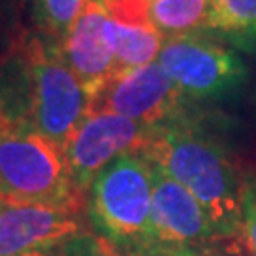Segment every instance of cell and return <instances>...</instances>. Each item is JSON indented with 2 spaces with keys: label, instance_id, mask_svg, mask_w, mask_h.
<instances>
[{
  "label": "cell",
  "instance_id": "1",
  "mask_svg": "<svg viewBox=\"0 0 256 256\" xmlns=\"http://www.w3.org/2000/svg\"><path fill=\"white\" fill-rule=\"evenodd\" d=\"M142 156L202 203L222 238L238 236L245 176L224 144L196 118L186 112L152 128Z\"/></svg>",
  "mask_w": 256,
  "mask_h": 256
},
{
  "label": "cell",
  "instance_id": "2",
  "mask_svg": "<svg viewBox=\"0 0 256 256\" xmlns=\"http://www.w3.org/2000/svg\"><path fill=\"white\" fill-rule=\"evenodd\" d=\"M0 205H44L88 212L64 150L0 108Z\"/></svg>",
  "mask_w": 256,
  "mask_h": 256
},
{
  "label": "cell",
  "instance_id": "3",
  "mask_svg": "<svg viewBox=\"0 0 256 256\" xmlns=\"http://www.w3.org/2000/svg\"><path fill=\"white\" fill-rule=\"evenodd\" d=\"M21 88L10 118L23 120L64 150L68 138L92 110V95L84 90L57 44L28 36L19 46Z\"/></svg>",
  "mask_w": 256,
  "mask_h": 256
},
{
  "label": "cell",
  "instance_id": "4",
  "mask_svg": "<svg viewBox=\"0 0 256 256\" xmlns=\"http://www.w3.org/2000/svg\"><path fill=\"white\" fill-rule=\"evenodd\" d=\"M152 164L124 154L106 165L88 194V218L95 232L133 256H146L152 230Z\"/></svg>",
  "mask_w": 256,
  "mask_h": 256
},
{
  "label": "cell",
  "instance_id": "5",
  "mask_svg": "<svg viewBox=\"0 0 256 256\" xmlns=\"http://www.w3.org/2000/svg\"><path fill=\"white\" fill-rule=\"evenodd\" d=\"M158 63L190 101H228L248 80L236 48L202 32L167 38Z\"/></svg>",
  "mask_w": 256,
  "mask_h": 256
},
{
  "label": "cell",
  "instance_id": "6",
  "mask_svg": "<svg viewBox=\"0 0 256 256\" xmlns=\"http://www.w3.org/2000/svg\"><path fill=\"white\" fill-rule=\"evenodd\" d=\"M152 182V230L146 256L209 254L210 247L224 238L205 207L156 164Z\"/></svg>",
  "mask_w": 256,
  "mask_h": 256
},
{
  "label": "cell",
  "instance_id": "7",
  "mask_svg": "<svg viewBox=\"0 0 256 256\" xmlns=\"http://www.w3.org/2000/svg\"><path fill=\"white\" fill-rule=\"evenodd\" d=\"M190 99L154 61L116 72L92 99L90 112H116L146 128H158L188 112Z\"/></svg>",
  "mask_w": 256,
  "mask_h": 256
},
{
  "label": "cell",
  "instance_id": "8",
  "mask_svg": "<svg viewBox=\"0 0 256 256\" xmlns=\"http://www.w3.org/2000/svg\"><path fill=\"white\" fill-rule=\"evenodd\" d=\"M152 128L116 112H90L64 146L66 164L76 186L90 194L102 169L124 154H142Z\"/></svg>",
  "mask_w": 256,
  "mask_h": 256
},
{
  "label": "cell",
  "instance_id": "9",
  "mask_svg": "<svg viewBox=\"0 0 256 256\" xmlns=\"http://www.w3.org/2000/svg\"><path fill=\"white\" fill-rule=\"evenodd\" d=\"M108 12L101 0H88L66 30L59 54L92 99L116 74V59L108 38Z\"/></svg>",
  "mask_w": 256,
  "mask_h": 256
},
{
  "label": "cell",
  "instance_id": "10",
  "mask_svg": "<svg viewBox=\"0 0 256 256\" xmlns=\"http://www.w3.org/2000/svg\"><path fill=\"white\" fill-rule=\"evenodd\" d=\"M88 212L44 205H0V256L61 247L86 230Z\"/></svg>",
  "mask_w": 256,
  "mask_h": 256
},
{
  "label": "cell",
  "instance_id": "11",
  "mask_svg": "<svg viewBox=\"0 0 256 256\" xmlns=\"http://www.w3.org/2000/svg\"><path fill=\"white\" fill-rule=\"evenodd\" d=\"M108 38L116 59V72L158 61V55L167 40L154 23L124 25L112 18L108 19Z\"/></svg>",
  "mask_w": 256,
  "mask_h": 256
},
{
  "label": "cell",
  "instance_id": "12",
  "mask_svg": "<svg viewBox=\"0 0 256 256\" xmlns=\"http://www.w3.org/2000/svg\"><path fill=\"white\" fill-rule=\"evenodd\" d=\"M205 28L234 48L256 52V0H210Z\"/></svg>",
  "mask_w": 256,
  "mask_h": 256
},
{
  "label": "cell",
  "instance_id": "13",
  "mask_svg": "<svg viewBox=\"0 0 256 256\" xmlns=\"http://www.w3.org/2000/svg\"><path fill=\"white\" fill-rule=\"evenodd\" d=\"M210 0H150V19L165 38L200 32L209 19Z\"/></svg>",
  "mask_w": 256,
  "mask_h": 256
},
{
  "label": "cell",
  "instance_id": "14",
  "mask_svg": "<svg viewBox=\"0 0 256 256\" xmlns=\"http://www.w3.org/2000/svg\"><path fill=\"white\" fill-rule=\"evenodd\" d=\"M86 2L88 0H30V6L40 32L59 46Z\"/></svg>",
  "mask_w": 256,
  "mask_h": 256
},
{
  "label": "cell",
  "instance_id": "15",
  "mask_svg": "<svg viewBox=\"0 0 256 256\" xmlns=\"http://www.w3.org/2000/svg\"><path fill=\"white\" fill-rule=\"evenodd\" d=\"M239 234H241L243 243L248 248V252L256 256V174L245 176Z\"/></svg>",
  "mask_w": 256,
  "mask_h": 256
},
{
  "label": "cell",
  "instance_id": "16",
  "mask_svg": "<svg viewBox=\"0 0 256 256\" xmlns=\"http://www.w3.org/2000/svg\"><path fill=\"white\" fill-rule=\"evenodd\" d=\"M108 16L124 25H146L150 19V0H101Z\"/></svg>",
  "mask_w": 256,
  "mask_h": 256
},
{
  "label": "cell",
  "instance_id": "17",
  "mask_svg": "<svg viewBox=\"0 0 256 256\" xmlns=\"http://www.w3.org/2000/svg\"><path fill=\"white\" fill-rule=\"evenodd\" d=\"M16 256H61V247L36 248V250H28V252H21V254Z\"/></svg>",
  "mask_w": 256,
  "mask_h": 256
},
{
  "label": "cell",
  "instance_id": "18",
  "mask_svg": "<svg viewBox=\"0 0 256 256\" xmlns=\"http://www.w3.org/2000/svg\"><path fill=\"white\" fill-rule=\"evenodd\" d=\"M0 108H2V101H0Z\"/></svg>",
  "mask_w": 256,
  "mask_h": 256
}]
</instances>
